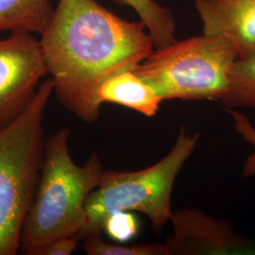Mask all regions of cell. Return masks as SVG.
<instances>
[{"label":"cell","instance_id":"cell-10","mask_svg":"<svg viewBox=\"0 0 255 255\" xmlns=\"http://www.w3.org/2000/svg\"><path fill=\"white\" fill-rule=\"evenodd\" d=\"M54 10L50 0H0V32L41 35Z\"/></svg>","mask_w":255,"mask_h":255},{"label":"cell","instance_id":"cell-1","mask_svg":"<svg viewBox=\"0 0 255 255\" xmlns=\"http://www.w3.org/2000/svg\"><path fill=\"white\" fill-rule=\"evenodd\" d=\"M39 41L58 101L86 123L100 118L101 84L155 49L142 21L121 18L96 0H58Z\"/></svg>","mask_w":255,"mask_h":255},{"label":"cell","instance_id":"cell-9","mask_svg":"<svg viewBox=\"0 0 255 255\" xmlns=\"http://www.w3.org/2000/svg\"><path fill=\"white\" fill-rule=\"evenodd\" d=\"M97 96L101 104H119L147 118L154 117L163 102L154 89L132 70L120 72L106 80Z\"/></svg>","mask_w":255,"mask_h":255},{"label":"cell","instance_id":"cell-14","mask_svg":"<svg viewBox=\"0 0 255 255\" xmlns=\"http://www.w3.org/2000/svg\"><path fill=\"white\" fill-rule=\"evenodd\" d=\"M103 232L116 242L125 244L136 237L139 232V222L132 212H116L105 219Z\"/></svg>","mask_w":255,"mask_h":255},{"label":"cell","instance_id":"cell-16","mask_svg":"<svg viewBox=\"0 0 255 255\" xmlns=\"http://www.w3.org/2000/svg\"><path fill=\"white\" fill-rule=\"evenodd\" d=\"M79 241L80 237L78 236L60 237L37 250L34 255H72L77 250Z\"/></svg>","mask_w":255,"mask_h":255},{"label":"cell","instance_id":"cell-13","mask_svg":"<svg viewBox=\"0 0 255 255\" xmlns=\"http://www.w3.org/2000/svg\"><path fill=\"white\" fill-rule=\"evenodd\" d=\"M83 250L88 255H170L165 243H141L126 246L118 242H105L101 236L85 238Z\"/></svg>","mask_w":255,"mask_h":255},{"label":"cell","instance_id":"cell-12","mask_svg":"<svg viewBox=\"0 0 255 255\" xmlns=\"http://www.w3.org/2000/svg\"><path fill=\"white\" fill-rule=\"evenodd\" d=\"M220 102L225 109L250 108L255 111V54L237 59L228 89Z\"/></svg>","mask_w":255,"mask_h":255},{"label":"cell","instance_id":"cell-11","mask_svg":"<svg viewBox=\"0 0 255 255\" xmlns=\"http://www.w3.org/2000/svg\"><path fill=\"white\" fill-rule=\"evenodd\" d=\"M120 6L131 8L151 37L155 48L169 46L176 40V21L172 12L155 0H112Z\"/></svg>","mask_w":255,"mask_h":255},{"label":"cell","instance_id":"cell-3","mask_svg":"<svg viewBox=\"0 0 255 255\" xmlns=\"http://www.w3.org/2000/svg\"><path fill=\"white\" fill-rule=\"evenodd\" d=\"M53 92L54 83L48 78L27 111L0 130V255L20 252L22 230L43 164L44 113Z\"/></svg>","mask_w":255,"mask_h":255},{"label":"cell","instance_id":"cell-15","mask_svg":"<svg viewBox=\"0 0 255 255\" xmlns=\"http://www.w3.org/2000/svg\"><path fill=\"white\" fill-rule=\"evenodd\" d=\"M233 120V125L237 134L247 144L253 147V151L245 160L242 166V177L249 178L255 176V127L244 114L237 109H226Z\"/></svg>","mask_w":255,"mask_h":255},{"label":"cell","instance_id":"cell-8","mask_svg":"<svg viewBox=\"0 0 255 255\" xmlns=\"http://www.w3.org/2000/svg\"><path fill=\"white\" fill-rule=\"evenodd\" d=\"M203 34L222 36L238 59L255 54V0H195Z\"/></svg>","mask_w":255,"mask_h":255},{"label":"cell","instance_id":"cell-2","mask_svg":"<svg viewBox=\"0 0 255 255\" xmlns=\"http://www.w3.org/2000/svg\"><path fill=\"white\" fill-rule=\"evenodd\" d=\"M70 134L64 128L46 139L40 179L21 235L23 255H34L57 238L79 236L85 224V203L105 169L97 152L83 165L76 164Z\"/></svg>","mask_w":255,"mask_h":255},{"label":"cell","instance_id":"cell-6","mask_svg":"<svg viewBox=\"0 0 255 255\" xmlns=\"http://www.w3.org/2000/svg\"><path fill=\"white\" fill-rule=\"evenodd\" d=\"M48 74L39 39L11 32L0 38V130L27 111Z\"/></svg>","mask_w":255,"mask_h":255},{"label":"cell","instance_id":"cell-7","mask_svg":"<svg viewBox=\"0 0 255 255\" xmlns=\"http://www.w3.org/2000/svg\"><path fill=\"white\" fill-rule=\"evenodd\" d=\"M170 222L172 234L164 242L170 255H255V240L201 210H178Z\"/></svg>","mask_w":255,"mask_h":255},{"label":"cell","instance_id":"cell-4","mask_svg":"<svg viewBox=\"0 0 255 255\" xmlns=\"http://www.w3.org/2000/svg\"><path fill=\"white\" fill-rule=\"evenodd\" d=\"M199 140V132L187 133L182 127L170 151L153 165L129 172L105 170L85 203L86 219L80 239L101 236L105 219L120 211L146 215L159 234L172 219L174 183Z\"/></svg>","mask_w":255,"mask_h":255},{"label":"cell","instance_id":"cell-5","mask_svg":"<svg viewBox=\"0 0 255 255\" xmlns=\"http://www.w3.org/2000/svg\"><path fill=\"white\" fill-rule=\"evenodd\" d=\"M238 59L227 39L202 33L155 48L132 71L162 101L222 100Z\"/></svg>","mask_w":255,"mask_h":255}]
</instances>
